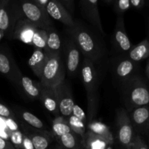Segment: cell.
I'll return each mask as SVG.
<instances>
[{
  "label": "cell",
  "mask_w": 149,
  "mask_h": 149,
  "mask_svg": "<svg viewBox=\"0 0 149 149\" xmlns=\"http://www.w3.org/2000/svg\"><path fill=\"white\" fill-rule=\"evenodd\" d=\"M68 36L72 38L85 58L97 63L104 58L106 47L98 35L79 19L71 27H66Z\"/></svg>",
  "instance_id": "cell-1"
},
{
  "label": "cell",
  "mask_w": 149,
  "mask_h": 149,
  "mask_svg": "<svg viewBox=\"0 0 149 149\" xmlns=\"http://www.w3.org/2000/svg\"><path fill=\"white\" fill-rule=\"evenodd\" d=\"M80 76L87 94V124L95 119L98 109L99 74L95 63L84 58L80 67Z\"/></svg>",
  "instance_id": "cell-2"
},
{
  "label": "cell",
  "mask_w": 149,
  "mask_h": 149,
  "mask_svg": "<svg viewBox=\"0 0 149 149\" xmlns=\"http://www.w3.org/2000/svg\"><path fill=\"white\" fill-rule=\"evenodd\" d=\"M122 96L127 112L136 108L149 106V88L138 77H132L122 83Z\"/></svg>",
  "instance_id": "cell-3"
},
{
  "label": "cell",
  "mask_w": 149,
  "mask_h": 149,
  "mask_svg": "<svg viewBox=\"0 0 149 149\" xmlns=\"http://www.w3.org/2000/svg\"><path fill=\"white\" fill-rule=\"evenodd\" d=\"M65 73L66 68L62 54L48 55L39 80L43 85L56 87L65 81Z\"/></svg>",
  "instance_id": "cell-4"
},
{
  "label": "cell",
  "mask_w": 149,
  "mask_h": 149,
  "mask_svg": "<svg viewBox=\"0 0 149 149\" xmlns=\"http://www.w3.org/2000/svg\"><path fill=\"white\" fill-rule=\"evenodd\" d=\"M23 17L17 0H0V29L12 39L16 23Z\"/></svg>",
  "instance_id": "cell-5"
},
{
  "label": "cell",
  "mask_w": 149,
  "mask_h": 149,
  "mask_svg": "<svg viewBox=\"0 0 149 149\" xmlns=\"http://www.w3.org/2000/svg\"><path fill=\"white\" fill-rule=\"evenodd\" d=\"M116 127L119 144L123 148L130 149L137 134L131 123L129 113L124 108L119 109L116 111Z\"/></svg>",
  "instance_id": "cell-6"
},
{
  "label": "cell",
  "mask_w": 149,
  "mask_h": 149,
  "mask_svg": "<svg viewBox=\"0 0 149 149\" xmlns=\"http://www.w3.org/2000/svg\"><path fill=\"white\" fill-rule=\"evenodd\" d=\"M23 16L40 29H47L53 26L52 20L35 0H17Z\"/></svg>",
  "instance_id": "cell-7"
},
{
  "label": "cell",
  "mask_w": 149,
  "mask_h": 149,
  "mask_svg": "<svg viewBox=\"0 0 149 149\" xmlns=\"http://www.w3.org/2000/svg\"><path fill=\"white\" fill-rule=\"evenodd\" d=\"M64 54V62L67 74L74 77L78 74L81 67V52L77 45L69 36L65 38L63 46Z\"/></svg>",
  "instance_id": "cell-8"
},
{
  "label": "cell",
  "mask_w": 149,
  "mask_h": 149,
  "mask_svg": "<svg viewBox=\"0 0 149 149\" xmlns=\"http://www.w3.org/2000/svg\"><path fill=\"white\" fill-rule=\"evenodd\" d=\"M0 74L17 87L23 75L11 51L3 46H0Z\"/></svg>",
  "instance_id": "cell-9"
},
{
  "label": "cell",
  "mask_w": 149,
  "mask_h": 149,
  "mask_svg": "<svg viewBox=\"0 0 149 149\" xmlns=\"http://www.w3.org/2000/svg\"><path fill=\"white\" fill-rule=\"evenodd\" d=\"M83 17L102 36H106L100 20L98 9V0H79Z\"/></svg>",
  "instance_id": "cell-10"
},
{
  "label": "cell",
  "mask_w": 149,
  "mask_h": 149,
  "mask_svg": "<svg viewBox=\"0 0 149 149\" xmlns=\"http://www.w3.org/2000/svg\"><path fill=\"white\" fill-rule=\"evenodd\" d=\"M113 46L117 52L127 55L132 47L130 39L128 37L125 26V21L122 15H118L116 20L114 30L112 37Z\"/></svg>",
  "instance_id": "cell-11"
},
{
  "label": "cell",
  "mask_w": 149,
  "mask_h": 149,
  "mask_svg": "<svg viewBox=\"0 0 149 149\" xmlns=\"http://www.w3.org/2000/svg\"><path fill=\"white\" fill-rule=\"evenodd\" d=\"M58 92V108L60 116L68 118L72 115L73 109L76 104L73 97L72 91L69 84L64 81L60 85L56 87Z\"/></svg>",
  "instance_id": "cell-12"
},
{
  "label": "cell",
  "mask_w": 149,
  "mask_h": 149,
  "mask_svg": "<svg viewBox=\"0 0 149 149\" xmlns=\"http://www.w3.org/2000/svg\"><path fill=\"white\" fill-rule=\"evenodd\" d=\"M39 27L23 16L19 19L15 26L12 39L20 41L31 46L32 39Z\"/></svg>",
  "instance_id": "cell-13"
},
{
  "label": "cell",
  "mask_w": 149,
  "mask_h": 149,
  "mask_svg": "<svg viewBox=\"0 0 149 149\" xmlns=\"http://www.w3.org/2000/svg\"><path fill=\"white\" fill-rule=\"evenodd\" d=\"M128 113L136 134L149 135V106L136 108Z\"/></svg>",
  "instance_id": "cell-14"
},
{
  "label": "cell",
  "mask_w": 149,
  "mask_h": 149,
  "mask_svg": "<svg viewBox=\"0 0 149 149\" xmlns=\"http://www.w3.org/2000/svg\"><path fill=\"white\" fill-rule=\"evenodd\" d=\"M46 12L50 18L61 22L66 27H71L74 25L73 16L58 0H49L46 6Z\"/></svg>",
  "instance_id": "cell-15"
},
{
  "label": "cell",
  "mask_w": 149,
  "mask_h": 149,
  "mask_svg": "<svg viewBox=\"0 0 149 149\" xmlns=\"http://www.w3.org/2000/svg\"><path fill=\"white\" fill-rule=\"evenodd\" d=\"M39 100L42 102L44 107L48 111L52 113L55 117L60 116L58 92L56 87H47L42 84V91Z\"/></svg>",
  "instance_id": "cell-16"
},
{
  "label": "cell",
  "mask_w": 149,
  "mask_h": 149,
  "mask_svg": "<svg viewBox=\"0 0 149 149\" xmlns=\"http://www.w3.org/2000/svg\"><path fill=\"white\" fill-rule=\"evenodd\" d=\"M136 68V63L130 61L127 58L117 61L113 65V74L115 77L122 83L125 82L133 77V73Z\"/></svg>",
  "instance_id": "cell-17"
},
{
  "label": "cell",
  "mask_w": 149,
  "mask_h": 149,
  "mask_svg": "<svg viewBox=\"0 0 149 149\" xmlns=\"http://www.w3.org/2000/svg\"><path fill=\"white\" fill-rule=\"evenodd\" d=\"M46 30L47 31V39L46 47L44 49L45 52L47 55L62 54V42L58 31L54 26H52Z\"/></svg>",
  "instance_id": "cell-18"
},
{
  "label": "cell",
  "mask_w": 149,
  "mask_h": 149,
  "mask_svg": "<svg viewBox=\"0 0 149 149\" xmlns=\"http://www.w3.org/2000/svg\"><path fill=\"white\" fill-rule=\"evenodd\" d=\"M18 87L22 89L27 97L32 100H39L42 91V84L29 77L22 75L19 81Z\"/></svg>",
  "instance_id": "cell-19"
},
{
  "label": "cell",
  "mask_w": 149,
  "mask_h": 149,
  "mask_svg": "<svg viewBox=\"0 0 149 149\" xmlns=\"http://www.w3.org/2000/svg\"><path fill=\"white\" fill-rule=\"evenodd\" d=\"M48 55L44 49H36L33 50L31 56L28 61V65L30 67L33 74L40 79L42 70L47 61Z\"/></svg>",
  "instance_id": "cell-20"
},
{
  "label": "cell",
  "mask_w": 149,
  "mask_h": 149,
  "mask_svg": "<svg viewBox=\"0 0 149 149\" xmlns=\"http://www.w3.org/2000/svg\"><path fill=\"white\" fill-rule=\"evenodd\" d=\"M87 130L90 131L95 135H98V136L104 138L110 144L113 143L114 138H113V134H112L110 128L106 124L100 122V121L93 119V121L87 123Z\"/></svg>",
  "instance_id": "cell-21"
},
{
  "label": "cell",
  "mask_w": 149,
  "mask_h": 149,
  "mask_svg": "<svg viewBox=\"0 0 149 149\" xmlns=\"http://www.w3.org/2000/svg\"><path fill=\"white\" fill-rule=\"evenodd\" d=\"M84 149H106L110 144L107 141L101 137L92 133L90 131H86L84 137L81 139Z\"/></svg>",
  "instance_id": "cell-22"
},
{
  "label": "cell",
  "mask_w": 149,
  "mask_h": 149,
  "mask_svg": "<svg viewBox=\"0 0 149 149\" xmlns=\"http://www.w3.org/2000/svg\"><path fill=\"white\" fill-rule=\"evenodd\" d=\"M127 55L128 59L135 63L146 59L149 57V39H144L135 46H132Z\"/></svg>",
  "instance_id": "cell-23"
},
{
  "label": "cell",
  "mask_w": 149,
  "mask_h": 149,
  "mask_svg": "<svg viewBox=\"0 0 149 149\" xmlns=\"http://www.w3.org/2000/svg\"><path fill=\"white\" fill-rule=\"evenodd\" d=\"M28 135L33 143L34 149H47L52 141V134L47 130H39Z\"/></svg>",
  "instance_id": "cell-24"
},
{
  "label": "cell",
  "mask_w": 149,
  "mask_h": 149,
  "mask_svg": "<svg viewBox=\"0 0 149 149\" xmlns=\"http://www.w3.org/2000/svg\"><path fill=\"white\" fill-rule=\"evenodd\" d=\"M61 147L63 149H81L83 148L81 140L73 132H68L58 138H55Z\"/></svg>",
  "instance_id": "cell-25"
},
{
  "label": "cell",
  "mask_w": 149,
  "mask_h": 149,
  "mask_svg": "<svg viewBox=\"0 0 149 149\" xmlns=\"http://www.w3.org/2000/svg\"><path fill=\"white\" fill-rule=\"evenodd\" d=\"M71 132L72 131L68 125L67 118L62 116L55 117L52 125V133L55 138H58Z\"/></svg>",
  "instance_id": "cell-26"
},
{
  "label": "cell",
  "mask_w": 149,
  "mask_h": 149,
  "mask_svg": "<svg viewBox=\"0 0 149 149\" xmlns=\"http://www.w3.org/2000/svg\"><path fill=\"white\" fill-rule=\"evenodd\" d=\"M20 116L25 122H26L32 127L40 131L46 130V126L43 123V122L31 112L26 111H20Z\"/></svg>",
  "instance_id": "cell-27"
},
{
  "label": "cell",
  "mask_w": 149,
  "mask_h": 149,
  "mask_svg": "<svg viewBox=\"0 0 149 149\" xmlns=\"http://www.w3.org/2000/svg\"><path fill=\"white\" fill-rule=\"evenodd\" d=\"M67 119H68V125H69L71 131L76 135H78L81 138V140L82 139L86 131H87L86 124L77 117L74 116V115H71V116L67 118Z\"/></svg>",
  "instance_id": "cell-28"
},
{
  "label": "cell",
  "mask_w": 149,
  "mask_h": 149,
  "mask_svg": "<svg viewBox=\"0 0 149 149\" xmlns=\"http://www.w3.org/2000/svg\"><path fill=\"white\" fill-rule=\"evenodd\" d=\"M47 39V31L45 29H39L36 31L32 39L31 46L36 49H45Z\"/></svg>",
  "instance_id": "cell-29"
},
{
  "label": "cell",
  "mask_w": 149,
  "mask_h": 149,
  "mask_svg": "<svg viewBox=\"0 0 149 149\" xmlns=\"http://www.w3.org/2000/svg\"><path fill=\"white\" fill-rule=\"evenodd\" d=\"M23 135L24 134L22 133L19 130L11 131V132L10 133V143L15 149H21Z\"/></svg>",
  "instance_id": "cell-30"
},
{
  "label": "cell",
  "mask_w": 149,
  "mask_h": 149,
  "mask_svg": "<svg viewBox=\"0 0 149 149\" xmlns=\"http://www.w3.org/2000/svg\"><path fill=\"white\" fill-rule=\"evenodd\" d=\"M114 11L117 13L118 15H122L123 13L127 11L131 7L130 0H114Z\"/></svg>",
  "instance_id": "cell-31"
},
{
  "label": "cell",
  "mask_w": 149,
  "mask_h": 149,
  "mask_svg": "<svg viewBox=\"0 0 149 149\" xmlns=\"http://www.w3.org/2000/svg\"><path fill=\"white\" fill-rule=\"evenodd\" d=\"M130 149H149V148L142 137L137 134Z\"/></svg>",
  "instance_id": "cell-32"
},
{
  "label": "cell",
  "mask_w": 149,
  "mask_h": 149,
  "mask_svg": "<svg viewBox=\"0 0 149 149\" xmlns=\"http://www.w3.org/2000/svg\"><path fill=\"white\" fill-rule=\"evenodd\" d=\"M72 115H74V116L77 117L78 119H79L80 120L84 122L87 125V114L84 111V110L77 104L74 105V107L73 109Z\"/></svg>",
  "instance_id": "cell-33"
},
{
  "label": "cell",
  "mask_w": 149,
  "mask_h": 149,
  "mask_svg": "<svg viewBox=\"0 0 149 149\" xmlns=\"http://www.w3.org/2000/svg\"><path fill=\"white\" fill-rule=\"evenodd\" d=\"M0 116L6 119H11L13 117V113L12 111L5 105L0 103Z\"/></svg>",
  "instance_id": "cell-34"
},
{
  "label": "cell",
  "mask_w": 149,
  "mask_h": 149,
  "mask_svg": "<svg viewBox=\"0 0 149 149\" xmlns=\"http://www.w3.org/2000/svg\"><path fill=\"white\" fill-rule=\"evenodd\" d=\"M61 4L66 9L68 13L72 15L74 13V0H58Z\"/></svg>",
  "instance_id": "cell-35"
},
{
  "label": "cell",
  "mask_w": 149,
  "mask_h": 149,
  "mask_svg": "<svg viewBox=\"0 0 149 149\" xmlns=\"http://www.w3.org/2000/svg\"><path fill=\"white\" fill-rule=\"evenodd\" d=\"M21 149H34L33 143H32L31 140V138H29L28 135H25L24 134V135H23Z\"/></svg>",
  "instance_id": "cell-36"
},
{
  "label": "cell",
  "mask_w": 149,
  "mask_h": 149,
  "mask_svg": "<svg viewBox=\"0 0 149 149\" xmlns=\"http://www.w3.org/2000/svg\"><path fill=\"white\" fill-rule=\"evenodd\" d=\"M15 147L12 145L10 141L4 139L2 137L0 136V149H13Z\"/></svg>",
  "instance_id": "cell-37"
},
{
  "label": "cell",
  "mask_w": 149,
  "mask_h": 149,
  "mask_svg": "<svg viewBox=\"0 0 149 149\" xmlns=\"http://www.w3.org/2000/svg\"><path fill=\"white\" fill-rule=\"evenodd\" d=\"M131 7L133 8L139 10L141 9L145 4V0H130Z\"/></svg>",
  "instance_id": "cell-38"
},
{
  "label": "cell",
  "mask_w": 149,
  "mask_h": 149,
  "mask_svg": "<svg viewBox=\"0 0 149 149\" xmlns=\"http://www.w3.org/2000/svg\"><path fill=\"white\" fill-rule=\"evenodd\" d=\"M35 1L43 10H46V6L49 0H35Z\"/></svg>",
  "instance_id": "cell-39"
},
{
  "label": "cell",
  "mask_w": 149,
  "mask_h": 149,
  "mask_svg": "<svg viewBox=\"0 0 149 149\" xmlns=\"http://www.w3.org/2000/svg\"><path fill=\"white\" fill-rule=\"evenodd\" d=\"M4 36H5V34H4V31H2L0 29V42H1V40L4 37Z\"/></svg>",
  "instance_id": "cell-40"
},
{
  "label": "cell",
  "mask_w": 149,
  "mask_h": 149,
  "mask_svg": "<svg viewBox=\"0 0 149 149\" xmlns=\"http://www.w3.org/2000/svg\"><path fill=\"white\" fill-rule=\"evenodd\" d=\"M103 1H104L106 4H111V3L113 2L114 0H103Z\"/></svg>",
  "instance_id": "cell-41"
},
{
  "label": "cell",
  "mask_w": 149,
  "mask_h": 149,
  "mask_svg": "<svg viewBox=\"0 0 149 149\" xmlns=\"http://www.w3.org/2000/svg\"><path fill=\"white\" fill-rule=\"evenodd\" d=\"M146 74H147V77H148L149 79V65H147L146 67Z\"/></svg>",
  "instance_id": "cell-42"
},
{
  "label": "cell",
  "mask_w": 149,
  "mask_h": 149,
  "mask_svg": "<svg viewBox=\"0 0 149 149\" xmlns=\"http://www.w3.org/2000/svg\"><path fill=\"white\" fill-rule=\"evenodd\" d=\"M106 149H113V146H112V145H109V146L106 148Z\"/></svg>",
  "instance_id": "cell-43"
},
{
  "label": "cell",
  "mask_w": 149,
  "mask_h": 149,
  "mask_svg": "<svg viewBox=\"0 0 149 149\" xmlns=\"http://www.w3.org/2000/svg\"><path fill=\"white\" fill-rule=\"evenodd\" d=\"M54 149H63L62 148V147H58V148H54Z\"/></svg>",
  "instance_id": "cell-44"
},
{
  "label": "cell",
  "mask_w": 149,
  "mask_h": 149,
  "mask_svg": "<svg viewBox=\"0 0 149 149\" xmlns=\"http://www.w3.org/2000/svg\"><path fill=\"white\" fill-rule=\"evenodd\" d=\"M149 65V62H148V65Z\"/></svg>",
  "instance_id": "cell-45"
},
{
  "label": "cell",
  "mask_w": 149,
  "mask_h": 149,
  "mask_svg": "<svg viewBox=\"0 0 149 149\" xmlns=\"http://www.w3.org/2000/svg\"><path fill=\"white\" fill-rule=\"evenodd\" d=\"M123 149H127V148H123Z\"/></svg>",
  "instance_id": "cell-46"
},
{
  "label": "cell",
  "mask_w": 149,
  "mask_h": 149,
  "mask_svg": "<svg viewBox=\"0 0 149 149\" xmlns=\"http://www.w3.org/2000/svg\"><path fill=\"white\" fill-rule=\"evenodd\" d=\"M13 149H15V148H13Z\"/></svg>",
  "instance_id": "cell-47"
},
{
  "label": "cell",
  "mask_w": 149,
  "mask_h": 149,
  "mask_svg": "<svg viewBox=\"0 0 149 149\" xmlns=\"http://www.w3.org/2000/svg\"><path fill=\"white\" fill-rule=\"evenodd\" d=\"M148 148H149V146H148Z\"/></svg>",
  "instance_id": "cell-48"
}]
</instances>
